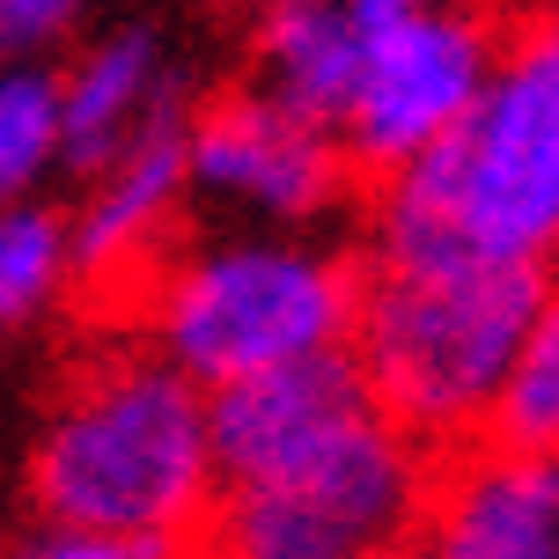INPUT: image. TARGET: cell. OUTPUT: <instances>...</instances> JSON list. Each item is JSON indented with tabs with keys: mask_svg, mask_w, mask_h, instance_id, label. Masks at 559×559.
I'll return each instance as SVG.
<instances>
[{
	"mask_svg": "<svg viewBox=\"0 0 559 559\" xmlns=\"http://www.w3.org/2000/svg\"><path fill=\"white\" fill-rule=\"evenodd\" d=\"M376 258H559V0L501 37L464 126L383 177Z\"/></svg>",
	"mask_w": 559,
	"mask_h": 559,
	"instance_id": "obj_1",
	"label": "cell"
},
{
	"mask_svg": "<svg viewBox=\"0 0 559 559\" xmlns=\"http://www.w3.org/2000/svg\"><path fill=\"white\" fill-rule=\"evenodd\" d=\"M214 419L192 383L155 346L96 354L45 413L29 449V501L52 523L192 537L214 508Z\"/></svg>",
	"mask_w": 559,
	"mask_h": 559,
	"instance_id": "obj_2",
	"label": "cell"
},
{
	"mask_svg": "<svg viewBox=\"0 0 559 559\" xmlns=\"http://www.w3.org/2000/svg\"><path fill=\"white\" fill-rule=\"evenodd\" d=\"M545 287V265L508 258H376L361 273L346 354L376 405L427 449L472 442L486 435L508 354Z\"/></svg>",
	"mask_w": 559,
	"mask_h": 559,
	"instance_id": "obj_3",
	"label": "cell"
},
{
	"mask_svg": "<svg viewBox=\"0 0 559 559\" xmlns=\"http://www.w3.org/2000/svg\"><path fill=\"white\" fill-rule=\"evenodd\" d=\"M435 486V456L376 391L302 427L295 442L222 472L206 559H397Z\"/></svg>",
	"mask_w": 559,
	"mask_h": 559,
	"instance_id": "obj_4",
	"label": "cell"
},
{
	"mask_svg": "<svg viewBox=\"0 0 559 559\" xmlns=\"http://www.w3.org/2000/svg\"><path fill=\"white\" fill-rule=\"evenodd\" d=\"M354 302L361 273L309 228H222L163 251V265L140 280L147 346L206 391L346 346Z\"/></svg>",
	"mask_w": 559,
	"mask_h": 559,
	"instance_id": "obj_5",
	"label": "cell"
},
{
	"mask_svg": "<svg viewBox=\"0 0 559 559\" xmlns=\"http://www.w3.org/2000/svg\"><path fill=\"white\" fill-rule=\"evenodd\" d=\"M501 59V23L472 0H419L397 15H368L361 74L338 111V147L368 177H391L413 155L442 147Z\"/></svg>",
	"mask_w": 559,
	"mask_h": 559,
	"instance_id": "obj_6",
	"label": "cell"
},
{
	"mask_svg": "<svg viewBox=\"0 0 559 559\" xmlns=\"http://www.w3.org/2000/svg\"><path fill=\"white\" fill-rule=\"evenodd\" d=\"M346 147L332 126L273 104L265 88L214 96L185 118V185L228 228H317L346 199Z\"/></svg>",
	"mask_w": 559,
	"mask_h": 559,
	"instance_id": "obj_7",
	"label": "cell"
},
{
	"mask_svg": "<svg viewBox=\"0 0 559 559\" xmlns=\"http://www.w3.org/2000/svg\"><path fill=\"white\" fill-rule=\"evenodd\" d=\"M413 559H559V456L486 442L427 486Z\"/></svg>",
	"mask_w": 559,
	"mask_h": 559,
	"instance_id": "obj_8",
	"label": "cell"
},
{
	"mask_svg": "<svg viewBox=\"0 0 559 559\" xmlns=\"http://www.w3.org/2000/svg\"><path fill=\"white\" fill-rule=\"evenodd\" d=\"M185 118L133 140L126 155H111V163H96L82 177V206L67 214V228H74V280H88V287H140L163 265L177 214L192 206Z\"/></svg>",
	"mask_w": 559,
	"mask_h": 559,
	"instance_id": "obj_9",
	"label": "cell"
},
{
	"mask_svg": "<svg viewBox=\"0 0 559 559\" xmlns=\"http://www.w3.org/2000/svg\"><path fill=\"white\" fill-rule=\"evenodd\" d=\"M185 82L169 67L163 29L147 23H118L96 45L74 52V67L59 74V104H67V169L88 177L96 163L126 155L133 140L163 133L185 118Z\"/></svg>",
	"mask_w": 559,
	"mask_h": 559,
	"instance_id": "obj_10",
	"label": "cell"
},
{
	"mask_svg": "<svg viewBox=\"0 0 559 559\" xmlns=\"http://www.w3.org/2000/svg\"><path fill=\"white\" fill-rule=\"evenodd\" d=\"M361 29L368 15L346 0H302V8H265V37H258V82L273 104L317 118L338 133V111L361 74Z\"/></svg>",
	"mask_w": 559,
	"mask_h": 559,
	"instance_id": "obj_11",
	"label": "cell"
},
{
	"mask_svg": "<svg viewBox=\"0 0 559 559\" xmlns=\"http://www.w3.org/2000/svg\"><path fill=\"white\" fill-rule=\"evenodd\" d=\"M74 287V228L52 199H0V332H23Z\"/></svg>",
	"mask_w": 559,
	"mask_h": 559,
	"instance_id": "obj_12",
	"label": "cell"
},
{
	"mask_svg": "<svg viewBox=\"0 0 559 559\" xmlns=\"http://www.w3.org/2000/svg\"><path fill=\"white\" fill-rule=\"evenodd\" d=\"M59 169H67L59 67L0 59V199H37Z\"/></svg>",
	"mask_w": 559,
	"mask_h": 559,
	"instance_id": "obj_13",
	"label": "cell"
},
{
	"mask_svg": "<svg viewBox=\"0 0 559 559\" xmlns=\"http://www.w3.org/2000/svg\"><path fill=\"white\" fill-rule=\"evenodd\" d=\"M486 442L559 456V287H545L537 317L508 354V376L493 391V413H486Z\"/></svg>",
	"mask_w": 559,
	"mask_h": 559,
	"instance_id": "obj_14",
	"label": "cell"
},
{
	"mask_svg": "<svg viewBox=\"0 0 559 559\" xmlns=\"http://www.w3.org/2000/svg\"><path fill=\"white\" fill-rule=\"evenodd\" d=\"M8 559H192V537H147V531H104V523H37Z\"/></svg>",
	"mask_w": 559,
	"mask_h": 559,
	"instance_id": "obj_15",
	"label": "cell"
},
{
	"mask_svg": "<svg viewBox=\"0 0 559 559\" xmlns=\"http://www.w3.org/2000/svg\"><path fill=\"white\" fill-rule=\"evenodd\" d=\"M88 0H0V59H45L59 37H74Z\"/></svg>",
	"mask_w": 559,
	"mask_h": 559,
	"instance_id": "obj_16",
	"label": "cell"
},
{
	"mask_svg": "<svg viewBox=\"0 0 559 559\" xmlns=\"http://www.w3.org/2000/svg\"><path fill=\"white\" fill-rule=\"evenodd\" d=\"M346 8H361V15H397V8H419V0H346Z\"/></svg>",
	"mask_w": 559,
	"mask_h": 559,
	"instance_id": "obj_17",
	"label": "cell"
},
{
	"mask_svg": "<svg viewBox=\"0 0 559 559\" xmlns=\"http://www.w3.org/2000/svg\"><path fill=\"white\" fill-rule=\"evenodd\" d=\"M265 8H302V0H265Z\"/></svg>",
	"mask_w": 559,
	"mask_h": 559,
	"instance_id": "obj_18",
	"label": "cell"
}]
</instances>
